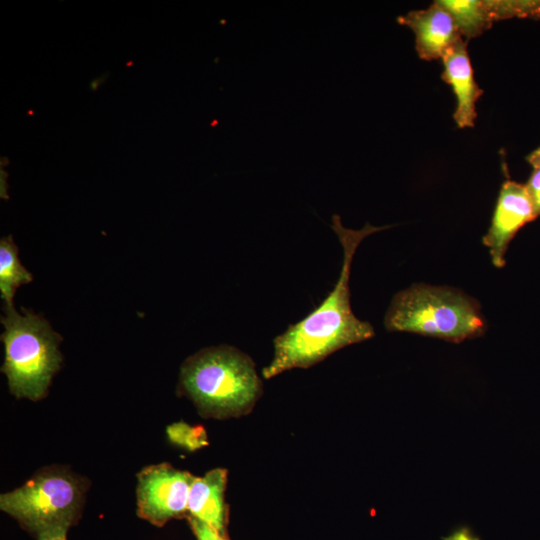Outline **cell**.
Here are the masks:
<instances>
[{
  "instance_id": "cell-10",
  "label": "cell",
  "mask_w": 540,
  "mask_h": 540,
  "mask_svg": "<svg viewBox=\"0 0 540 540\" xmlns=\"http://www.w3.org/2000/svg\"><path fill=\"white\" fill-rule=\"evenodd\" d=\"M227 470L216 468L202 477H194L188 498V516L226 533L228 508L224 494Z\"/></svg>"
},
{
  "instance_id": "cell-7",
  "label": "cell",
  "mask_w": 540,
  "mask_h": 540,
  "mask_svg": "<svg viewBox=\"0 0 540 540\" xmlns=\"http://www.w3.org/2000/svg\"><path fill=\"white\" fill-rule=\"evenodd\" d=\"M536 218L525 184L505 181L497 198L490 228L483 237V244L489 248L494 266L502 268L505 265L509 243L524 225Z\"/></svg>"
},
{
  "instance_id": "cell-14",
  "label": "cell",
  "mask_w": 540,
  "mask_h": 540,
  "mask_svg": "<svg viewBox=\"0 0 540 540\" xmlns=\"http://www.w3.org/2000/svg\"><path fill=\"white\" fill-rule=\"evenodd\" d=\"M169 440L177 446L195 451L208 445L206 431L202 426H190L185 422H176L167 427Z\"/></svg>"
},
{
  "instance_id": "cell-15",
  "label": "cell",
  "mask_w": 540,
  "mask_h": 540,
  "mask_svg": "<svg viewBox=\"0 0 540 540\" xmlns=\"http://www.w3.org/2000/svg\"><path fill=\"white\" fill-rule=\"evenodd\" d=\"M187 520L197 540H229L226 533L220 532L203 521L190 516Z\"/></svg>"
},
{
  "instance_id": "cell-3",
  "label": "cell",
  "mask_w": 540,
  "mask_h": 540,
  "mask_svg": "<svg viewBox=\"0 0 540 540\" xmlns=\"http://www.w3.org/2000/svg\"><path fill=\"white\" fill-rule=\"evenodd\" d=\"M88 484L63 466L38 470L22 486L0 496V509L37 540L66 536L81 517Z\"/></svg>"
},
{
  "instance_id": "cell-20",
  "label": "cell",
  "mask_w": 540,
  "mask_h": 540,
  "mask_svg": "<svg viewBox=\"0 0 540 540\" xmlns=\"http://www.w3.org/2000/svg\"><path fill=\"white\" fill-rule=\"evenodd\" d=\"M43 540H67V538L66 536H55V537H50Z\"/></svg>"
},
{
  "instance_id": "cell-4",
  "label": "cell",
  "mask_w": 540,
  "mask_h": 540,
  "mask_svg": "<svg viewBox=\"0 0 540 540\" xmlns=\"http://www.w3.org/2000/svg\"><path fill=\"white\" fill-rule=\"evenodd\" d=\"M390 332H409L451 342L482 335L486 323L479 303L448 287L413 285L398 292L385 314Z\"/></svg>"
},
{
  "instance_id": "cell-17",
  "label": "cell",
  "mask_w": 540,
  "mask_h": 540,
  "mask_svg": "<svg viewBox=\"0 0 540 540\" xmlns=\"http://www.w3.org/2000/svg\"><path fill=\"white\" fill-rule=\"evenodd\" d=\"M526 160L533 168L540 169V146L533 150L527 157Z\"/></svg>"
},
{
  "instance_id": "cell-1",
  "label": "cell",
  "mask_w": 540,
  "mask_h": 540,
  "mask_svg": "<svg viewBox=\"0 0 540 540\" xmlns=\"http://www.w3.org/2000/svg\"><path fill=\"white\" fill-rule=\"evenodd\" d=\"M333 231L343 248L339 278L327 297L299 322L291 324L273 340L274 354L263 369L265 379L294 368H309L335 351L370 339L371 324L358 319L351 308L349 279L352 260L359 244L369 235L391 226L366 223L359 230L343 226L339 215L332 216Z\"/></svg>"
},
{
  "instance_id": "cell-21",
  "label": "cell",
  "mask_w": 540,
  "mask_h": 540,
  "mask_svg": "<svg viewBox=\"0 0 540 540\" xmlns=\"http://www.w3.org/2000/svg\"><path fill=\"white\" fill-rule=\"evenodd\" d=\"M131 64H133V62H132V61H131V62H129V63H127V66H129V65H131Z\"/></svg>"
},
{
  "instance_id": "cell-18",
  "label": "cell",
  "mask_w": 540,
  "mask_h": 540,
  "mask_svg": "<svg viewBox=\"0 0 540 540\" xmlns=\"http://www.w3.org/2000/svg\"><path fill=\"white\" fill-rule=\"evenodd\" d=\"M106 78H107V74L104 76H99V77L94 78L90 82V89L92 91L97 90L102 85V83L106 80Z\"/></svg>"
},
{
  "instance_id": "cell-13",
  "label": "cell",
  "mask_w": 540,
  "mask_h": 540,
  "mask_svg": "<svg viewBox=\"0 0 540 540\" xmlns=\"http://www.w3.org/2000/svg\"><path fill=\"white\" fill-rule=\"evenodd\" d=\"M492 21L511 18L540 20V0H483Z\"/></svg>"
},
{
  "instance_id": "cell-11",
  "label": "cell",
  "mask_w": 540,
  "mask_h": 540,
  "mask_svg": "<svg viewBox=\"0 0 540 540\" xmlns=\"http://www.w3.org/2000/svg\"><path fill=\"white\" fill-rule=\"evenodd\" d=\"M32 275L21 264L18 258L17 247L11 236L0 241V292L5 307L13 306V297L16 289L29 283Z\"/></svg>"
},
{
  "instance_id": "cell-8",
  "label": "cell",
  "mask_w": 540,
  "mask_h": 540,
  "mask_svg": "<svg viewBox=\"0 0 540 540\" xmlns=\"http://www.w3.org/2000/svg\"><path fill=\"white\" fill-rule=\"evenodd\" d=\"M397 22L413 31L417 54L426 61L442 59L451 46L463 39L453 16L438 1L397 17Z\"/></svg>"
},
{
  "instance_id": "cell-16",
  "label": "cell",
  "mask_w": 540,
  "mask_h": 540,
  "mask_svg": "<svg viewBox=\"0 0 540 540\" xmlns=\"http://www.w3.org/2000/svg\"><path fill=\"white\" fill-rule=\"evenodd\" d=\"M526 191L536 217L540 216V169L534 168L526 184Z\"/></svg>"
},
{
  "instance_id": "cell-12",
  "label": "cell",
  "mask_w": 540,
  "mask_h": 540,
  "mask_svg": "<svg viewBox=\"0 0 540 540\" xmlns=\"http://www.w3.org/2000/svg\"><path fill=\"white\" fill-rule=\"evenodd\" d=\"M453 16L464 40L477 37L492 26L483 0H437Z\"/></svg>"
},
{
  "instance_id": "cell-2",
  "label": "cell",
  "mask_w": 540,
  "mask_h": 540,
  "mask_svg": "<svg viewBox=\"0 0 540 540\" xmlns=\"http://www.w3.org/2000/svg\"><path fill=\"white\" fill-rule=\"evenodd\" d=\"M179 388L202 416L214 418L248 413L262 394L253 360L228 345L206 348L186 359Z\"/></svg>"
},
{
  "instance_id": "cell-5",
  "label": "cell",
  "mask_w": 540,
  "mask_h": 540,
  "mask_svg": "<svg viewBox=\"0 0 540 540\" xmlns=\"http://www.w3.org/2000/svg\"><path fill=\"white\" fill-rule=\"evenodd\" d=\"M4 313L1 340L5 359L1 370L9 389L17 398L42 399L61 366V337L46 319L27 309L19 314L13 306L5 307Z\"/></svg>"
},
{
  "instance_id": "cell-6",
  "label": "cell",
  "mask_w": 540,
  "mask_h": 540,
  "mask_svg": "<svg viewBox=\"0 0 540 540\" xmlns=\"http://www.w3.org/2000/svg\"><path fill=\"white\" fill-rule=\"evenodd\" d=\"M137 515L162 527L171 519L188 517V498L194 476L160 463L143 468L138 474Z\"/></svg>"
},
{
  "instance_id": "cell-9",
  "label": "cell",
  "mask_w": 540,
  "mask_h": 540,
  "mask_svg": "<svg viewBox=\"0 0 540 540\" xmlns=\"http://www.w3.org/2000/svg\"><path fill=\"white\" fill-rule=\"evenodd\" d=\"M442 79L452 87L456 97V109L453 119L458 128L473 127L477 117L476 102L483 94L477 85L470 57L467 51V41L458 40L442 57Z\"/></svg>"
},
{
  "instance_id": "cell-19",
  "label": "cell",
  "mask_w": 540,
  "mask_h": 540,
  "mask_svg": "<svg viewBox=\"0 0 540 540\" xmlns=\"http://www.w3.org/2000/svg\"><path fill=\"white\" fill-rule=\"evenodd\" d=\"M447 540H477V539H472L470 536L465 534L464 531H462V532L456 533L455 535L448 538Z\"/></svg>"
}]
</instances>
